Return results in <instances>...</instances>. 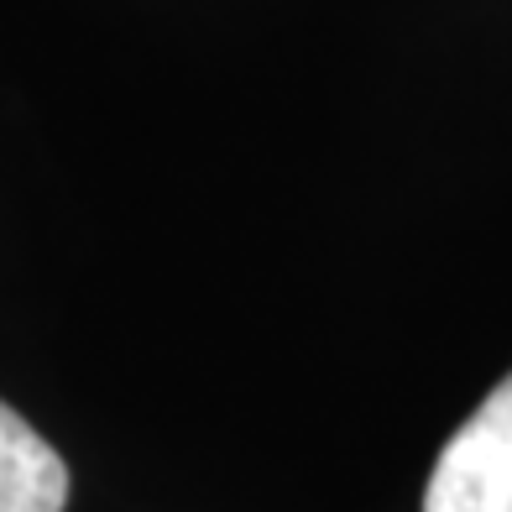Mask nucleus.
Instances as JSON below:
<instances>
[{
    "instance_id": "f03ea898",
    "label": "nucleus",
    "mask_w": 512,
    "mask_h": 512,
    "mask_svg": "<svg viewBox=\"0 0 512 512\" xmlns=\"http://www.w3.org/2000/svg\"><path fill=\"white\" fill-rule=\"evenodd\" d=\"M68 465L16 408L0 403V512H63Z\"/></svg>"
},
{
    "instance_id": "f257e3e1",
    "label": "nucleus",
    "mask_w": 512,
    "mask_h": 512,
    "mask_svg": "<svg viewBox=\"0 0 512 512\" xmlns=\"http://www.w3.org/2000/svg\"><path fill=\"white\" fill-rule=\"evenodd\" d=\"M424 512H512V377L439 450Z\"/></svg>"
}]
</instances>
